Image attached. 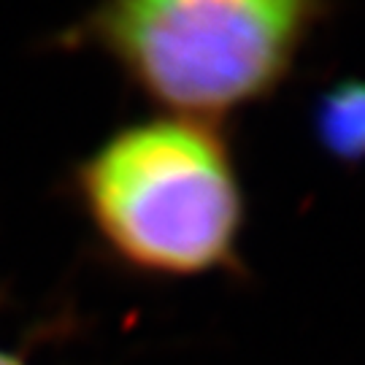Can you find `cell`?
Instances as JSON below:
<instances>
[{"label": "cell", "instance_id": "cell-1", "mask_svg": "<svg viewBox=\"0 0 365 365\" xmlns=\"http://www.w3.org/2000/svg\"><path fill=\"white\" fill-rule=\"evenodd\" d=\"M98 247L152 279L241 268L247 190L225 122L155 111L106 133L66 176Z\"/></svg>", "mask_w": 365, "mask_h": 365}, {"label": "cell", "instance_id": "cell-2", "mask_svg": "<svg viewBox=\"0 0 365 365\" xmlns=\"http://www.w3.org/2000/svg\"><path fill=\"white\" fill-rule=\"evenodd\" d=\"M333 11L336 0H92L54 43L98 52L160 111L227 125L287 84Z\"/></svg>", "mask_w": 365, "mask_h": 365}, {"label": "cell", "instance_id": "cell-3", "mask_svg": "<svg viewBox=\"0 0 365 365\" xmlns=\"http://www.w3.org/2000/svg\"><path fill=\"white\" fill-rule=\"evenodd\" d=\"M314 133L336 160H365V81L346 78L322 92L314 106Z\"/></svg>", "mask_w": 365, "mask_h": 365}, {"label": "cell", "instance_id": "cell-4", "mask_svg": "<svg viewBox=\"0 0 365 365\" xmlns=\"http://www.w3.org/2000/svg\"><path fill=\"white\" fill-rule=\"evenodd\" d=\"M0 365H25L16 354L6 352V349H0Z\"/></svg>", "mask_w": 365, "mask_h": 365}]
</instances>
